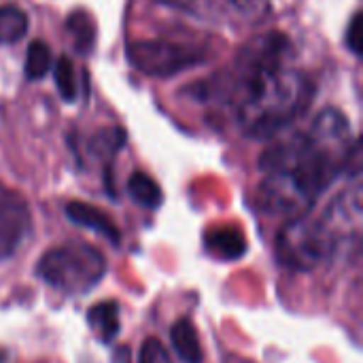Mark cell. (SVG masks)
Returning <instances> with one entry per match:
<instances>
[{"instance_id": "obj_11", "label": "cell", "mask_w": 363, "mask_h": 363, "mask_svg": "<svg viewBox=\"0 0 363 363\" xmlns=\"http://www.w3.org/2000/svg\"><path fill=\"white\" fill-rule=\"evenodd\" d=\"M128 191L132 200L145 208H157L162 204V189L160 185L145 172H132L128 179Z\"/></svg>"}, {"instance_id": "obj_3", "label": "cell", "mask_w": 363, "mask_h": 363, "mask_svg": "<svg viewBox=\"0 0 363 363\" xmlns=\"http://www.w3.org/2000/svg\"><path fill=\"white\" fill-rule=\"evenodd\" d=\"M362 217V187L353 185L342 191L321 215L313 217L308 211L289 221L279 238V259L294 270H311L328 259L336 245L347 238L351 228H357Z\"/></svg>"}, {"instance_id": "obj_19", "label": "cell", "mask_w": 363, "mask_h": 363, "mask_svg": "<svg viewBox=\"0 0 363 363\" xmlns=\"http://www.w3.org/2000/svg\"><path fill=\"white\" fill-rule=\"evenodd\" d=\"M234 6H240V9H245V6H251V4H257L259 0H230Z\"/></svg>"}, {"instance_id": "obj_12", "label": "cell", "mask_w": 363, "mask_h": 363, "mask_svg": "<svg viewBox=\"0 0 363 363\" xmlns=\"http://www.w3.org/2000/svg\"><path fill=\"white\" fill-rule=\"evenodd\" d=\"M28 32V15L15 6H0V43H17Z\"/></svg>"}, {"instance_id": "obj_17", "label": "cell", "mask_w": 363, "mask_h": 363, "mask_svg": "<svg viewBox=\"0 0 363 363\" xmlns=\"http://www.w3.org/2000/svg\"><path fill=\"white\" fill-rule=\"evenodd\" d=\"M138 363H172L164 345L155 338H147L140 347V359Z\"/></svg>"}, {"instance_id": "obj_15", "label": "cell", "mask_w": 363, "mask_h": 363, "mask_svg": "<svg viewBox=\"0 0 363 363\" xmlns=\"http://www.w3.org/2000/svg\"><path fill=\"white\" fill-rule=\"evenodd\" d=\"M53 81L60 91V96L66 102H72L77 98V77H74V66L68 57H60L53 68Z\"/></svg>"}, {"instance_id": "obj_16", "label": "cell", "mask_w": 363, "mask_h": 363, "mask_svg": "<svg viewBox=\"0 0 363 363\" xmlns=\"http://www.w3.org/2000/svg\"><path fill=\"white\" fill-rule=\"evenodd\" d=\"M123 140H125L123 130H119V128H106V130H100V132L91 138L89 149H91L96 155L106 157V155H113V153L123 145Z\"/></svg>"}, {"instance_id": "obj_9", "label": "cell", "mask_w": 363, "mask_h": 363, "mask_svg": "<svg viewBox=\"0 0 363 363\" xmlns=\"http://www.w3.org/2000/svg\"><path fill=\"white\" fill-rule=\"evenodd\" d=\"M87 323L94 330V334L98 336V340H102L104 345L113 342L119 336L121 330V321H119V304L108 300V302H100L94 304L87 311Z\"/></svg>"}, {"instance_id": "obj_6", "label": "cell", "mask_w": 363, "mask_h": 363, "mask_svg": "<svg viewBox=\"0 0 363 363\" xmlns=\"http://www.w3.org/2000/svg\"><path fill=\"white\" fill-rule=\"evenodd\" d=\"M32 223L30 206L19 194L0 196V262L11 257L23 242Z\"/></svg>"}, {"instance_id": "obj_2", "label": "cell", "mask_w": 363, "mask_h": 363, "mask_svg": "<svg viewBox=\"0 0 363 363\" xmlns=\"http://www.w3.org/2000/svg\"><path fill=\"white\" fill-rule=\"evenodd\" d=\"M291 43L281 32H268L240 49L236 70L213 89L234 104L236 123L251 138H272L300 119L313 98V81L287 64Z\"/></svg>"}, {"instance_id": "obj_7", "label": "cell", "mask_w": 363, "mask_h": 363, "mask_svg": "<svg viewBox=\"0 0 363 363\" xmlns=\"http://www.w3.org/2000/svg\"><path fill=\"white\" fill-rule=\"evenodd\" d=\"M66 217L77 223V225H83V228H89L94 230L96 234L104 236L106 240H111L113 245L119 242V228L115 225V221L102 213L98 206H91V204H85V202H68L66 204Z\"/></svg>"}, {"instance_id": "obj_14", "label": "cell", "mask_w": 363, "mask_h": 363, "mask_svg": "<svg viewBox=\"0 0 363 363\" xmlns=\"http://www.w3.org/2000/svg\"><path fill=\"white\" fill-rule=\"evenodd\" d=\"M51 68V49L43 40H32L26 53V74L28 79H40Z\"/></svg>"}, {"instance_id": "obj_1", "label": "cell", "mask_w": 363, "mask_h": 363, "mask_svg": "<svg viewBox=\"0 0 363 363\" xmlns=\"http://www.w3.org/2000/svg\"><path fill=\"white\" fill-rule=\"evenodd\" d=\"M355 153L351 125L338 108H323L308 130L272 143L259 157L266 179L259 206L272 215H302L345 172Z\"/></svg>"}, {"instance_id": "obj_13", "label": "cell", "mask_w": 363, "mask_h": 363, "mask_svg": "<svg viewBox=\"0 0 363 363\" xmlns=\"http://www.w3.org/2000/svg\"><path fill=\"white\" fill-rule=\"evenodd\" d=\"M66 28H68V34H70L74 47L81 53H87L89 47L94 45V23H91L89 15L83 11L72 13L66 21Z\"/></svg>"}, {"instance_id": "obj_18", "label": "cell", "mask_w": 363, "mask_h": 363, "mask_svg": "<svg viewBox=\"0 0 363 363\" xmlns=\"http://www.w3.org/2000/svg\"><path fill=\"white\" fill-rule=\"evenodd\" d=\"M362 36H363V15L362 13H355L349 28H347V45L349 49L355 53V55H362Z\"/></svg>"}, {"instance_id": "obj_4", "label": "cell", "mask_w": 363, "mask_h": 363, "mask_svg": "<svg viewBox=\"0 0 363 363\" xmlns=\"http://www.w3.org/2000/svg\"><path fill=\"white\" fill-rule=\"evenodd\" d=\"M36 274L66 296H85L106 274L104 255L83 242L49 249L36 264Z\"/></svg>"}, {"instance_id": "obj_10", "label": "cell", "mask_w": 363, "mask_h": 363, "mask_svg": "<svg viewBox=\"0 0 363 363\" xmlns=\"http://www.w3.org/2000/svg\"><path fill=\"white\" fill-rule=\"evenodd\" d=\"M170 342L172 349L177 351L179 359L185 363H202L204 353H202V342L200 336L189 319H179L172 330H170Z\"/></svg>"}, {"instance_id": "obj_8", "label": "cell", "mask_w": 363, "mask_h": 363, "mask_svg": "<svg viewBox=\"0 0 363 363\" xmlns=\"http://www.w3.org/2000/svg\"><path fill=\"white\" fill-rule=\"evenodd\" d=\"M206 249L225 262H236L247 253V240L236 228H215L204 238Z\"/></svg>"}, {"instance_id": "obj_20", "label": "cell", "mask_w": 363, "mask_h": 363, "mask_svg": "<svg viewBox=\"0 0 363 363\" xmlns=\"http://www.w3.org/2000/svg\"><path fill=\"white\" fill-rule=\"evenodd\" d=\"M2 359H4V353H0V362H2Z\"/></svg>"}, {"instance_id": "obj_5", "label": "cell", "mask_w": 363, "mask_h": 363, "mask_svg": "<svg viewBox=\"0 0 363 363\" xmlns=\"http://www.w3.org/2000/svg\"><path fill=\"white\" fill-rule=\"evenodd\" d=\"M128 62L149 77H172L189 66L204 62V51L164 38L134 40L125 47Z\"/></svg>"}]
</instances>
